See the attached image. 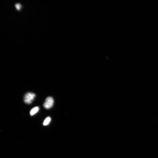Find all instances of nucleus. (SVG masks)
Wrapping results in <instances>:
<instances>
[{
    "label": "nucleus",
    "mask_w": 158,
    "mask_h": 158,
    "mask_svg": "<svg viewBox=\"0 0 158 158\" xmlns=\"http://www.w3.org/2000/svg\"><path fill=\"white\" fill-rule=\"evenodd\" d=\"M35 97V94L32 92H28L24 95V101L26 104H31L34 100Z\"/></svg>",
    "instance_id": "1"
},
{
    "label": "nucleus",
    "mask_w": 158,
    "mask_h": 158,
    "mask_svg": "<svg viewBox=\"0 0 158 158\" xmlns=\"http://www.w3.org/2000/svg\"><path fill=\"white\" fill-rule=\"evenodd\" d=\"M54 103L53 98L51 97H49L46 99L44 103V107L46 109H49L53 106Z\"/></svg>",
    "instance_id": "2"
},
{
    "label": "nucleus",
    "mask_w": 158,
    "mask_h": 158,
    "mask_svg": "<svg viewBox=\"0 0 158 158\" xmlns=\"http://www.w3.org/2000/svg\"><path fill=\"white\" fill-rule=\"evenodd\" d=\"M15 6L16 8V10L17 11H20L22 8L23 7L22 5L19 3H17L15 4Z\"/></svg>",
    "instance_id": "3"
},
{
    "label": "nucleus",
    "mask_w": 158,
    "mask_h": 158,
    "mask_svg": "<svg viewBox=\"0 0 158 158\" xmlns=\"http://www.w3.org/2000/svg\"><path fill=\"white\" fill-rule=\"evenodd\" d=\"M39 110V108L36 107L33 108L30 111V114L31 115H33L37 113Z\"/></svg>",
    "instance_id": "4"
},
{
    "label": "nucleus",
    "mask_w": 158,
    "mask_h": 158,
    "mask_svg": "<svg viewBox=\"0 0 158 158\" xmlns=\"http://www.w3.org/2000/svg\"><path fill=\"white\" fill-rule=\"evenodd\" d=\"M51 120V118L50 117H47L44 121L43 125L44 126L48 125L50 123Z\"/></svg>",
    "instance_id": "5"
}]
</instances>
